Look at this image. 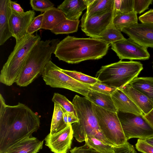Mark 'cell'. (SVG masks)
Instances as JSON below:
<instances>
[{
    "mask_svg": "<svg viewBox=\"0 0 153 153\" xmlns=\"http://www.w3.org/2000/svg\"><path fill=\"white\" fill-rule=\"evenodd\" d=\"M66 19L65 15L60 10L53 7L43 13L41 29L51 30Z\"/></svg>",
    "mask_w": 153,
    "mask_h": 153,
    "instance_id": "cell-21",
    "label": "cell"
},
{
    "mask_svg": "<svg viewBox=\"0 0 153 153\" xmlns=\"http://www.w3.org/2000/svg\"><path fill=\"white\" fill-rule=\"evenodd\" d=\"M12 13L10 0H0V45L13 36L9 20Z\"/></svg>",
    "mask_w": 153,
    "mask_h": 153,
    "instance_id": "cell-15",
    "label": "cell"
},
{
    "mask_svg": "<svg viewBox=\"0 0 153 153\" xmlns=\"http://www.w3.org/2000/svg\"><path fill=\"white\" fill-rule=\"evenodd\" d=\"M113 153H137L134 146L127 142L125 144L114 146Z\"/></svg>",
    "mask_w": 153,
    "mask_h": 153,
    "instance_id": "cell-37",
    "label": "cell"
},
{
    "mask_svg": "<svg viewBox=\"0 0 153 153\" xmlns=\"http://www.w3.org/2000/svg\"><path fill=\"white\" fill-rule=\"evenodd\" d=\"M146 142L153 146V137L144 140Z\"/></svg>",
    "mask_w": 153,
    "mask_h": 153,
    "instance_id": "cell-43",
    "label": "cell"
},
{
    "mask_svg": "<svg viewBox=\"0 0 153 153\" xmlns=\"http://www.w3.org/2000/svg\"><path fill=\"white\" fill-rule=\"evenodd\" d=\"M59 39L40 40L27 55L16 82L20 87L27 86L42 75L45 68L51 60Z\"/></svg>",
    "mask_w": 153,
    "mask_h": 153,
    "instance_id": "cell-3",
    "label": "cell"
},
{
    "mask_svg": "<svg viewBox=\"0 0 153 153\" xmlns=\"http://www.w3.org/2000/svg\"><path fill=\"white\" fill-rule=\"evenodd\" d=\"M136 149L143 153H153V146L146 142L144 140L139 139L135 144Z\"/></svg>",
    "mask_w": 153,
    "mask_h": 153,
    "instance_id": "cell-36",
    "label": "cell"
},
{
    "mask_svg": "<svg viewBox=\"0 0 153 153\" xmlns=\"http://www.w3.org/2000/svg\"><path fill=\"white\" fill-rule=\"evenodd\" d=\"M111 97L118 111L137 115H144L133 102L121 89H117Z\"/></svg>",
    "mask_w": 153,
    "mask_h": 153,
    "instance_id": "cell-16",
    "label": "cell"
},
{
    "mask_svg": "<svg viewBox=\"0 0 153 153\" xmlns=\"http://www.w3.org/2000/svg\"><path fill=\"white\" fill-rule=\"evenodd\" d=\"M111 48L121 60H144L149 59L150 57L147 49L129 38L111 44Z\"/></svg>",
    "mask_w": 153,
    "mask_h": 153,
    "instance_id": "cell-11",
    "label": "cell"
},
{
    "mask_svg": "<svg viewBox=\"0 0 153 153\" xmlns=\"http://www.w3.org/2000/svg\"><path fill=\"white\" fill-rule=\"evenodd\" d=\"M79 21L72 20L68 19L62 21L51 31L56 35L68 34L77 31Z\"/></svg>",
    "mask_w": 153,
    "mask_h": 153,
    "instance_id": "cell-26",
    "label": "cell"
},
{
    "mask_svg": "<svg viewBox=\"0 0 153 153\" xmlns=\"http://www.w3.org/2000/svg\"><path fill=\"white\" fill-rule=\"evenodd\" d=\"M143 69V65L140 62L120 60L102 66L95 78L102 83L121 89L137 77Z\"/></svg>",
    "mask_w": 153,
    "mask_h": 153,
    "instance_id": "cell-6",
    "label": "cell"
},
{
    "mask_svg": "<svg viewBox=\"0 0 153 153\" xmlns=\"http://www.w3.org/2000/svg\"><path fill=\"white\" fill-rule=\"evenodd\" d=\"M121 31L144 48H153V23H138L124 28Z\"/></svg>",
    "mask_w": 153,
    "mask_h": 153,
    "instance_id": "cell-12",
    "label": "cell"
},
{
    "mask_svg": "<svg viewBox=\"0 0 153 153\" xmlns=\"http://www.w3.org/2000/svg\"><path fill=\"white\" fill-rule=\"evenodd\" d=\"M30 4L33 10L44 13L54 6L48 0H31Z\"/></svg>",
    "mask_w": 153,
    "mask_h": 153,
    "instance_id": "cell-33",
    "label": "cell"
},
{
    "mask_svg": "<svg viewBox=\"0 0 153 153\" xmlns=\"http://www.w3.org/2000/svg\"><path fill=\"white\" fill-rule=\"evenodd\" d=\"M133 0H114V10L116 12L128 13L133 10Z\"/></svg>",
    "mask_w": 153,
    "mask_h": 153,
    "instance_id": "cell-32",
    "label": "cell"
},
{
    "mask_svg": "<svg viewBox=\"0 0 153 153\" xmlns=\"http://www.w3.org/2000/svg\"><path fill=\"white\" fill-rule=\"evenodd\" d=\"M117 114L127 140L134 138L144 140L153 137V127L144 115L119 111Z\"/></svg>",
    "mask_w": 153,
    "mask_h": 153,
    "instance_id": "cell-9",
    "label": "cell"
},
{
    "mask_svg": "<svg viewBox=\"0 0 153 153\" xmlns=\"http://www.w3.org/2000/svg\"><path fill=\"white\" fill-rule=\"evenodd\" d=\"M87 98L93 104L107 111L117 112L111 96L104 94L90 89Z\"/></svg>",
    "mask_w": 153,
    "mask_h": 153,
    "instance_id": "cell-22",
    "label": "cell"
},
{
    "mask_svg": "<svg viewBox=\"0 0 153 153\" xmlns=\"http://www.w3.org/2000/svg\"><path fill=\"white\" fill-rule=\"evenodd\" d=\"M54 103L50 131L49 133L51 135H54L60 132L68 126L64 121L61 106L57 103Z\"/></svg>",
    "mask_w": 153,
    "mask_h": 153,
    "instance_id": "cell-25",
    "label": "cell"
},
{
    "mask_svg": "<svg viewBox=\"0 0 153 153\" xmlns=\"http://www.w3.org/2000/svg\"><path fill=\"white\" fill-rule=\"evenodd\" d=\"M71 153H101L88 147L85 144L80 147H76L71 149Z\"/></svg>",
    "mask_w": 153,
    "mask_h": 153,
    "instance_id": "cell-38",
    "label": "cell"
},
{
    "mask_svg": "<svg viewBox=\"0 0 153 153\" xmlns=\"http://www.w3.org/2000/svg\"></svg>",
    "mask_w": 153,
    "mask_h": 153,
    "instance_id": "cell-45",
    "label": "cell"
},
{
    "mask_svg": "<svg viewBox=\"0 0 153 153\" xmlns=\"http://www.w3.org/2000/svg\"><path fill=\"white\" fill-rule=\"evenodd\" d=\"M88 85L91 90L110 96L118 89L102 83L100 81L92 85Z\"/></svg>",
    "mask_w": 153,
    "mask_h": 153,
    "instance_id": "cell-31",
    "label": "cell"
},
{
    "mask_svg": "<svg viewBox=\"0 0 153 153\" xmlns=\"http://www.w3.org/2000/svg\"><path fill=\"white\" fill-rule=\"evenodd\" d=\"M139 19L141 23H153V9L140 16Z\"/></svg>",
    "mask_w": 153,
    "mask_h": 153,
    "instance_id": "cell-39",
    "label": "cell"
},
{
    "mask_svg": "<svg viewBox=\"0 0 153 153\" xmlns=\"http://www.w3.org/2000/svg\"><path fill=\"white\" fill-rule=\"evenodd\" d=\"M114 14V9L81 19V30L86 35L91 38L101 39L102 34L112 23Z\"/></svg>",
    "mask_w": 153,
    "mask_h": 153,
    "instance_id": "cell-10",
    "label": "cell"
},
{
    "mask_svg": "<svg viewBox=\"0 0 153 153\" xmlns=\"http://www.w3.org/2000/svg\"><path fill=\"white\" fill-rule=\"evenodd\" d=\"M120 89L129 97L144 115L148 113L153 108V102L129 84Z\"/></svg>",
    "mask_w": 153,
    "mask_h": 153,
    "instance_id": "cell-17",
    "label": "cell"
},
{
    "mask_svg": "<svg viewBox=\"0 0 153 153\" xmlns=\"http://www.w3.org/2000/svg\"><path fill=\"white\" fill-rule=\"evenodd\" d=\"M72 103L74 105L78 119L71 125L73 137L79 142L85 141L87 136H92L104 143L115 146L102 134L93 107V103L85 97L76 95Z\"/></svg>",
    "mask_w": 153,
    "mask_h": 153,
    "instance_id": "cell-4",
    "label": "cell"
},
{
    "mask_svg": "<svg viewBox=\"0 0 153 153\" xmlns=\"http://www.w3.org/2000/svg\"><path fill=\"white\" fill-rule=\"evenodd\" d=\"M109 46L101 39L68 36L58 43L54 54L59 60L76 64L102 58L106 54Z\"/></svg>",
    "mask_w": 153,
    "mask_h": 153,
    "instance_id": "cell-2",
    "label": "cell"
},
{
    "mask_svg": "<svg viewBox=\"0 0 153 153\" xmlns=\"http://www.w3.org/2000/svg\"><path fill=\"white\" fill-rule=\"evenodd\" d=\"M43 141L31 137L13 145L4 153H37L43 147Z\"/></svg>",
    "mask_w": 153,
    "mask_h": 153,
    "instance_id": "cell-18",
    "label": "cell"
},
{
    "mask_svg": "<svg viewBox=\"0 0 153 153\" xmlns=\"http://www.w3.org/2000/svg\"><path fill=\"white\" fill-rule=\"evenodd\" d=\"M52 101L54 103L58 104L67 112L78 118L74 105L64 96L55 93L53 94Z\"/></svg>",
    "mask_w": 153,
    "mask_h": 153,
    "instance_id": "cell-30",
    "label": "cell"
},
{
    "mask_svg": "<svg viewBox=\"0 0 153 153\" xmlns=\"http://www.w3.org/2000/svg\"><path fill=\"white\" fill-rule=\"evenodd\" d=\"M101 39L108 44L111 45L126 38L112 23L102 34Z\"/></svg>",
    "mask_w": 153,
    "mask_h": 153,
    "instance_id": "cell-28",
    "label": "cell"
},
{
    "mask_svg": "<svg viewBox=\"0 0 153 153\" xmlns=\"http://www.w3.org/2000/svg\"><path fill=\"white\" fill-rule=\"evenodd\" d=\"M0 116L1 115L5 109L7 105L5 102L4 99L2 97V95L0 94Z\"/></svg>",
    "mask_w": 153,
    "mask_h": 153,
    "instance_id": "cell-41",
    "label": "cell"
},
{
    "mask_svg": "<svg viewBox=\"0 0 153 153\" xmlns=\"http://www.w3.org/2000/svg\"></svg>",
    "mask_w": 153,
    "mask_h": 153,
    "instance_id": "cell-44",
    "label": "cell"
},
{
    "mask_svg": "<svg viewBox=\"0 0 153 153\" xmlns=\"http://www.w3.org/2000/svg\"><path fill=\"white\" fill-rule=\"evenodd\" d=\"M87 10L81 19H85L114 9V0H85Z\"/></svg>",
    "mask_w": 153,
    "mask_h": 153,
    "instance_id": "cell-20",
    "label": "cell"
},
{
    "mask_svg": "<svg viewBox=\"0 0 153 153\" xmlns=\"http://www.w3.org/2000/svg\"><path fill=\"white\" fill-rule=\"evenodd\" d=\"M114 11L112 23L121 32L124 28L138 23L137 14L134 10L128 13Z\"/></svg>",
    "mask_w": 153,
    "mask_h": 153,
    "instance_id": "cell-23",
    "label": "cell"
},
{
    "mask_svg": "<svg viewBox=\"0 0 153 153\" xmlns=\"http://www.w3.org/2000/svg\"><path fill=\"white\" fill-rule=\"evenodd\" d=\"M35 15L33 10L22 13L12 10L9 21L13 36L15 39L16 43L27 35L28 28Z\"/></svg>",
    "mask_w": 153,
    "mask_h": 153,
    "instance_id": "cell-13",
    "label": "cell"
},
{
    "mask_svg": "<svg viewBox=\"0 0 153 153\" xmlns=\"http://www.w3.org/2000/svg\"><path fill=\"white\" fill-rule=\"evenodd\" d=\"M128 84L153 102V77H137Z\"/></svg>",
    "mask_w": 153,
    "mask_h": 153,
    "instance_id": "cell-24",
    "label": "cell"
},
{
    "mask_svg": "<svg viewBox=\"0 0 153 153\" xmlns=\"http://www.w3.org/2000/svg\"><path fill=\"white\" fill-rule=\"evenodd\" d=\"M10 4L12 10L20 13L24 12L20 5L16 2L10 0Z\"/></svg>",
    "mask_w": 153,
    "mask_h": 153,
    "instance_id": "cell-40",
    "label": "cell"
},
{
    "mask_svg": "<svg viewBox=\"0 0 153 153\" xmlns=\"http://www.w3.org/2000/svg\"><path fill=\"white\" fill-rule=\"evenodd\" d=\"M39 116L24 104L7 105L0 116V153L13 145L32 137L39 128Z\"/></svg>",
    "mask_w": 153,
    "mask_h": 153,
    "instance_id": "cell-1",
    "label": "cell"
},
{
    "mask_svg": "<svg viewBox=\"0 0 153 153\" xmlns=\"http://www.w3.org/2000/svg\"><path fill=\"white\" fill-rule=\"evenodd\" d=\"M71 125L53 135L49 134L45 137V145L54 153H67L71 148L73 137Z\"/></svg>",
    "mask_w": 153,
    "mask_h": 153,
    "instance_id": "cell-14",
    "label": "cell"
},
{
    "mask_svg": "<svg viewBox=\"0 0 153 153\" xmlns=\"http://www.w3.org/2000/svg\"><path fill=\"white\" fill-rule=\"evenodd\" d=\"M153 3V0H133V10L137 14H140L149 9Z\"/></svg>",
    "mask_w": 153,
    "mask_h": 153,
    "instance_id": "cell-34",
    "label": "cell"
},
{
    "mask_svg": "<svg viewBox=\"0 0 153 153\" xmlns=\"http://www.w3.org/2000/svg\"><path fill=\"white\" fill-rule=\"evenodd\" d=\"M57 8L64 14L66 18L72 20H79L82 11L87 9L85 0H65Z\"/></svg>",
    "mask_w": 153,
    "mask_h": 153,
    "instance_id": "cell-19",
    "label": "cell"
},
{
    "mask_svg": "<svg viewBox=\"0 0 153 153\" xmlns=\"http://www.w3.org/2000/svg\"><path fill=\"white\" fill-rule=\"evenodd\" d=\"M41 40V37L38 35L27 34L16 43L13 50L1 70V82L10 86L16 82L27 55Z\"/></svg>",
    "mask_w": 153,
    "mask_h": 153,
    "instance_id": "cell-5",
    "label": "cell"
},
{
    "mask_svg": "<svg viewBox=\"0 0 153 153\" xmlns=\"http://www.w3.org/2000/svg\"><path fill=\"white\" fill-rule=\"evenodd\" d=\"M85 145L101 153H113L114 146L105 144L95 137L87 136Z\"/></svg>",
    "mask_w": 153,
    "mask_h": 153,
    "instance_id": "cell-27",
    "label": "cell"
},
{
    "mask_svg": "<svg viewBox=\"0 0 153 153\" xmlns=\"http://www.w3.org/2000/svg\"><path fill=\"white\" fill-rule=\"evenodd\" d=\"M100 128L105 137L115 146L123 145L128 141L117 112L110 111L93 103Z\"/></svg>",
    "mask_w": 153,
    "mask_h": 153,
    "instance_id": "cell-7",
    "label": "cell"
},
{
    "mask_svg": "<svg viewBox=\"0 0 153 153\" xmlns=\"http://www.w3.org/2000/svg\"><path fill=\"white\" fill-rule=\"evenodd\" d=\"M61 69L50 60L42 74L46 84L53 88L68 89L86 97L90 90L88 85L74 79L62 72Z\"/></svg>",
    "mask_w": 153,
    "mask_h": 153,
    "instance_id": "cell-8",
    "label": "cell"
},
{
    "mask_svg": "<svg viewBox=\"0 0 153 153\" xmlns=\"http://www.w3.org/2000/svg\"><path fill=\"white\" fill-rule=\"evenodd\" d=\"M43 18V14L35 17L29 27L27 30V34H33L35 32L41 29Z\"/></svg>",
    "mask_w": 153,
    "mask_h": 153,
    "instance_id": "cell-35",
    "label": "cell"
},
{
    "mask_svg": "<svg viewBox=\"0 0 153 153\" xmlns=\"http://www.w3.org/2000/svg\"><path fill=\"white\" fill-rule=\"evenodd\" d=\"M144 117L153 127V108Z\"/></svg>",
    "mask_w": 153,
    "mask_h": 153,
    "instance_id": "cell-42",
    "label": "cell"
},
{
    "mask_svg": "<svg viewBox=\"0 0 153 153\" xmlns=\"http://www.w3.org/2000/svg\"><path fill=\"white\" fill-rule=\"evenodd\" d=\"M62 72L76 80L82 83L92 85L99 81L94 77L82 73L75 71H69L61 69Z\"/></svg>",
    "mask_w": 153,
    "mask_h": 153,
    "instance_id": "cell-29",
    "label": "cell"
}]
</instances>
